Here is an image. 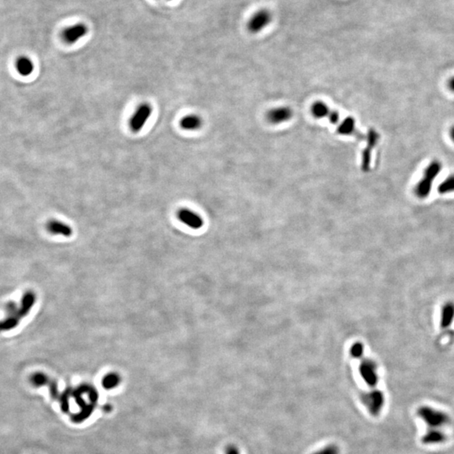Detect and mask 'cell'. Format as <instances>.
I'll list each match as a JSON object with an SVG mask.
<instances>
[{
	"label": "cell",
	"instance_id": "1",
	"mask_svg": "<svg viewBox=\"0 0 454 454\" xmlns=\"http://www.w3.org/2000/svg\"><path fill=\"white\" fill-rule=\"evenodd\" d=\"M441 170H442V164L440 162L433 161L429 164L425 169L423 177L415 186V193L418 197L424 199L430 195L431 190H432V184L438 174L440 173Z\"/></svg>",
	"mask_w": 454,
	"mask_h": 454
},
{
	"label": "cell",
	"instance_id": "2",
	"mask_svg": "<svg viewBox=\"0 0 454 454\" xmlns=\"http://www.w3.org/2000/svg\"><path fill=\"white\" fill-rule=\"evenodd\" d=\"M417 415L428 425L430 428H439L450 421L449 415L447 413L434 409L431 406H420L418 408Z\"/></svg>",
	"mask_w": 454,
	"mask_h": 454
},
{
	"label": "cell",
	"instance_id": "3",
	"mask_svg": "<svg viewBox=\"0 0 454 454\" xmlns=\"http://www.w3.org/2000/svg\"><path fill=\"white\" fill-rule=\"evenodd\" d=\"M361 401L371 415L378 416L383 410L385 399L384 394L380 390L373 389L370 392L364 393L361 395Z\"/></svg>",
	"mask_w": 454,
	"mask_h": 454
},
{
	"label": "cell",
	"instance_id": "4",
	"mask_svg": "<svg viewBox=\"0 0 454 454\" xmlns=\"http://www.w3.org/2000/svg\"><path fill=\"white\" fill-rule=\"evenodd\" d=\"M152 113H153V108L149 104L147 103L141 104L137 108V110H135V114L133 115L132 117L130 118V123H129L130 130H132L134 133L140 132L141 129L144 127L147 121L149 120Z\"/></svg>",
	"mask_w": 454,
	"mask_h": 454
},
{
	"label": "cell",
	"instance_id": "5",
	"mask_svg": "<svg viewBox=\"0 0 454 454\" xmlns=\"http://www.w3.org/2000/svg\"><path fill=\"white\" fill-rule=\"evenodd\" d=\"M378 139H379V134L375 130L371 129L369 130L368 135H366V141H367V146L363 152L362 155V169L364 172H367L370 169V162H371V155H372V151L375 147L376 144L378 143Z\"/></svg>",
	"mask_w": 454,
	"mask_h": 454
},
{
	"label": "cell",
	"instance_id": "6",
	"mask_svg": "<svg viewBox=\"0 0 454 454\" xmlns=\"http://www.w3.org/2000/svg\"><path fill=\"white\" fill-rule=\"evenodd\" d=\"M359 372L362 378H364L365 383L371 387L375 386L378 384V377L377 374V368L373 362L371 360H364L362 362L359 368Z\"/></svg>",
	"mask_w": 454,
	"mask_h": 454
},
{
	"label": "cell",
	"instance_id": "7",
	"mask_svg": "<svg viewBox=\"0 0 454 454\" xmlns=\"http://www.w3.org/2000/svg\"><path fill=\"white\" fill-rule=\"evenodd\" d=\"M178 220L190 228L198 230L204 225L203 219L195 212L189 209H181L178 211Z\"/></svg>",
	"mask_w": 454,
	"mask_h": 454
},
{
	"label": "cell",
	"instance_id": "8",
	"mask_svg": "<svg viewBox=\"0 0 454 454\" xmlns=\"http://www.w3.org/2000/svg\"><path fill=\"white\" fill-rule=\"evenodd\" d=\"M271 20V15L267 10H261L254 14L248 23L249 31L257 33L268 26Z\"/></svg>",
	"mask_w": 454,
	"mask_h": 454
},
{
	"label": "cell",
	"instance_id": "9",
	"mask_svg": "<svg viewBox=\"0 0 454 454\" xmlns=\"http://www.w3.org/2000/svg\"><path fill=\"white\" fill-rule=\"evenodd\" d=\"M87 32V26L83 24H79L66 29L65 31L62 32V39L68 44H74L83 37H84Z\"/></svg>",
	"mask_w": 454,
	"mask_h": 454
},
{
	"label": "cell",
	"instance_id": "10",
	"mask_svg": "<svg viewBox=\"0 0 454 454\" xmlns=\"http://www.w3.org/2000/svg\"><path fill=\"white\" fill-rule=\"evenodd\" d=\"M293 116V111L290 108L279 107L271 110L267 115V119L271 124H281L289 121Z\"/></svg>",
	"mask_w": 454,
	"mask_h": 454
},
{
	"label": "cell",
	"instance_id": "11",
	"mask_svg": "<svg viewBox=\"0 0 454 454\" xmlns=\"http://www.w3.org/2000/svg\"><path fill=\"white\" fill-rule=\"evenodd\" d=\"M337 133L342 135H356L361 140L366 139V137H364V135H362L361 133L358 132V130H356L355 120L353 117H347L340 123L337 127Z\"/></svg>",
	"mask_w": 454,
	"mask_h": 454
},
{
	"label": "cell",
	"instance_id": "12",
	"mask_svg": "<svg viewBox=\"0 0 454 454\" xmlns=\"http://www.w3.org/2000/svg\"><path fill=\"white\" fill-rule=\"evenodd\" d=\"M37 300V296L33 291H27L23 295L21 302H20L19 311H18V317H25L27 316L31 309L34 306L35 303Z\"/></svg>",
	"mask_w": 454,
	"mask_h": 454
},
{
	"label": "cell",
	"instance_id": "13",
	"mask_svg": "<svg viewBox=\"0 0 454 454\" xmlns=\"http://www.w3.org/2000/svg\"><path fill=\"white\" fill-rule=\"evenodd\" d=\"M46 229L50 233L53 235H59L65 237H69L73 235V229L59 220H50L46 225Z\"/></svg>",
	"mask_w": 454,
	"mask_h": 454
},
{
	"label": "cell",
	"instance_id": "14",
	"mask_svg": "<svg viewBox=\"0 0 454 454\" xmlns=\"http://www.w3.org/2000/svg\"><path fill=\"white\" fill-rule=\"evenodd\" d=\"M15 68L18 74L21 76L28 77L33 73L35 66L31 58L26 56H21L15 62Z\"/></svg>",
	"mask_w": 454,
	"mask_h": 454
},
{
	"label": "cell",
	"instance_id": "15",
	"mask_svg": "<svg viewBox=\"0 0 454 454\" xmlns=\"http://www.w3.org/2000/svg\"><path fill=\"white\" fill-rule=\"evenodd\" d=\"M445 433L438 428H430L422 437V443L424 444H438L444 443L446 440Z\"/></svg>",
	"mask_w": 454,
	"mask_h": 454
},
{
	"label": "cell",
	"instance_id": "16",
	"mask_svg": "<svg viewBox=\"0 0 454 454\" xmlns=\"http://www.w3.org/2000/svg\"><path fill=\"white\" fill-rule=\"evenodd\" d=\"M203 124L202 119L196 115H189L181 120L180 126L185 130H196Z\"/></svg>",
	"mask_w": 454,
	"mask_h": 454
},
{
	"label": "cell",
	"instance_id": "17",
	"mask_svg": "<svg viewBox=\"0 0 454 454\" xmlns=\"http://www.w3.org/2000/svg\"><path fill=\"white\" fill-rule=\"evenodd\" d=\"M454 320V304L452 302L447 303L442 311L441 325L442 328H448L451 326Z\"/></svg>",
	"mask_w": 454,
	"mask_h": 454
},
{
	"label": "cell",
	"instance_id": "18",
	"mask_svg": "<svg viewBox=\"0 0 454 454\" xmlns=\"http://www.w3.org/2000/svg\"><path fill=\"white\" fill-rule=\"evenodd\" d=\"M122 382V378L116 372H109L102 379V386L105 389H114L119 386Z\"/></svg>",
	"mask_w": 454,
	"mask_h": 454
},
{
	"label": "cell",
	"instance_id": "19",
	"mask_svg": "<svg viewBox=\"0 0 454 454\" xmlns=\"http://www.w3.org/2000/svg\"><path fill=\"white\" fill-rule=\"evenodd\" d=\"M330 110L324 102L317 101L311 107V113L316 118L322 119L329 116Z\"/></svg>",
	"mask_w": 454,
	"mask_h": 454
},
{
	"label": "cell",
	"instance_id": "20",
	"mask_svg": "<svg viewBox=\"0 0 454 454\" xmlns=\"http://www.w3.org/2000/svg\"><path fill=\"white\" fill-rule=\"evenodd\" d=\"M93 409H94V405L93 404H87V405L81 407V411L79 413L74 414L72 419H73L74 422H77V423L83 422V420H86L92 415Z\"/></svg>",
	"mask_w": 454,
	"mask_h": 454
},
{
	"label": "cell",
	"instance_id": "21",
	"mask_svg": "<svg viewBox=\"0 0 454 454\" xmlns=\"http://www.w3.org/2000/svg\"><path fill=\"white\" fill-rule=\"evenodd\" d=\"M30 383L36 388L48 385L50 378L42 372H36L30 377Z\"/></svg>",
	"mask_w": 454,
	"mask_h": 454
},
{
	"label": "cell",
	"instance_id": "22",
	"mask_svg": "<svg viewBox=\"0 0 454 454\" xmlns=\"http://www.w3.org/2000/svg\"><path fill=\"white\" fill-rule=\"evenodd\" d=\"M20 323V318L18 316H10L0 321V332L13 330L17 328Z\"/></svg>",
	"mask_w": 454,
	"mask_h": 454
},
{
	"label": "cell",
	"instance_id": "23",
	"mask_svg": "<svg viewBox=\"0 0 454 454\" xmlns=\"http://www.w3.org/2000/svg\"><path fill=\"white\" fill-rule=\"evenodd\" d=\"M437 191L441 195L454 192V174L450 175L437 188Z\"/></svg>",
	"mask_w": 454,
	"mask_h": 454
},
{
	"label": "cell",
	"instance_id": "24",
	"mask_svg": "<svg viewBox=\"0 0 454 454\" xmlns=\"http://www.w3.org/2000/svg\"><path fill=\"white\" fill-rule=\"evenodd\" d=\"M72 395V390L67 389L59 396L61 409L63 412H68L69 410V398Z\"/></svg>",
	"mask_w": 454,
	"mask_h": 454
},
{
	"label": "cell",
	"instance_id": "25",
	"mask_svg": "<svg viewBox=\"0 0 454 454\" xmlns=\"http://www.w3.org/2000/svg\"><path fill=\"white\" fill-rule=\"evenodd\" d=\"M340 450L336 445H328L325 447L324 449H321L319 451L316 452L312 454H339Z\"/></svg>",
	"mask_w": 454,
	"mask_h": 454
},
{
	"label": "cell",
	"instance_id": "26",
	"mask_svg": "<svg viewBox=\"0 0 454 454\" xmlns=\"http://www.w3.org/2000/svg\"><path fill=\"white\" fill-rule=\"evenodd\" d=\"M48 386L49 390H50V395H51V398L54 399V400H57V398H59L60 396L57 381L50 380Z\"/></svg>",
	"mask_w": 454,
	"mask_h": 454
},
{
	"label": "cell",
	"instance_id": "27",
	"mask_svg": "<svg viewBox=\"0 0 454 454\" xmlns=\"http://www.w3.org/2000/svg\"><path fill=\"white\" fill-rule=\"evenodd\" d=\"M5 310L6 312L8 313L9 316H18V311H19V308H18L17 305H16L14 302H9V303L6 305Z\"/></svg>",
	"mask_w": 454,
	"mask_h": 454
},
{
	"label": "cell",
	"instance_id": "28",
	"mask_svg": "<svg viewBox=\"0 0 454 454\" xmlns=\"http://www.w3.org/2000/svg\"><path fill=\"white\" fill-rule=\"evenodd\" d=\"M364 353V347L361 343H356L353 345L351 349V354L354 358H360Z\"/></svg>",
	"mask_w": 454,
	"mask_h": 454
},
{
	"label": "cell",
	"instance_id": "29",
	"mask_svg": "<svg viewBox=\"0 0 454 454\" xmlns=\"http://www.w3.org/2000/svg\"><path fill=\"white\" fill-rule=\"evenodd\" d=\"M328 118H329V121H330L331 124H336L339 121L338 112L336 111V110H333V111L330 110V114H329V116H328Z\"/></svg>",
	"mask_w": 454,
	"mask_h": 454
},
{
	"label": "cell",
	"instance_id": "30",
	"mask_svg": "<svg viewBox=\"0 0 454 454\" xmlns=\"http://www.w3.org/2000/svg\"><path fill=\"white\" fill-rule=\"evenodd\" d=\"M225 453H226V454H241L239 449H238L237 446L235 445L227 446Z\"/></svg>",
	"mask_w": 454,
	"mask_h": 454
},
{
	"label": "cell",
	"instance_id": "31",
	"mask_svg": "<svg viewBox=\"0 0 454 454\" xmlns=\"http://www.w3.org/2000/svg\"><path fill=\"white\" fill-rule=\"evenodd\" d=\"M449 89L454 93V77L449 79Z\"/></svg>",
	"mask_w": 454,
	"mask_h": 454
},
{
	"label": "cell",
	"instance_id": "32",
	"mask_svg": "<svg viewBox=\"0 0 454 454\" xmlns=\"http://www.w3.org/2000/svg\"><path fill=\"white\" fill-rule=\"evenodd\" d=\"M450 136H451L452 140L454 141V125L452 127L451 130H450Z\"/></svg>",
	"mask_w": 454,
	"mask_h": 454
}]
</instances>
